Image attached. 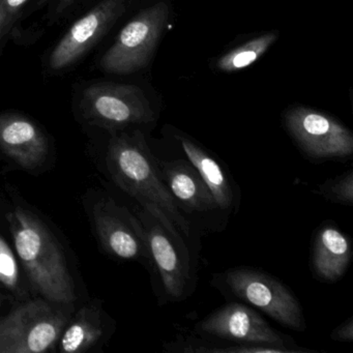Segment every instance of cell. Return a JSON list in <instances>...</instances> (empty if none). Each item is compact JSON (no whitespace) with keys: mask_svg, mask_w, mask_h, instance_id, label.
<instances>
[{"mask_svg":"<svg viewBox=\"0 0 353 353\" xmlns=\"http://www.w3.org/2000/svg\"><path fill=\"white\" fill-rule=\"evenodd\" d=\"M111 135L107 165L115 183L135 198L173 236L181 239L177 230L189 235V222L179 212L141 132L121 131Z\"/></svg>","mask_w":353,"mask_h":353,"instance_id":"obj_1","label":"cell"},{"mask_svg":"<svg viewBox=\"0 0 353 353\" xmlns=\"http://www.w3.org/2000/svg\"><path fill=\"white\" fill-rule=\"evenodd\" d=\"M14 243L32 287L53 303L72 305L75 284L53 233L30 210L16 208L10 216Z\"/></svg>","mask_w":353,"mask_h":353,"instance_id":"obj_2","label":"cell"},{"mask_svg":"<svg viewBox=\"0 0 353 353\" xmlns=\"http://www.w3.org/2000/svg\"><path fill=\"white\" fill-rule=\"evenodd\" d=\"M74 110L90 125L110 133L156 121L150 99L140 86L113 80H88L75 83Z\"/></svg>","mask_w":353,"mask_h":353,"instance_id":"obj_3","label":"cell"},{"mask_svg":"<svg viewBox=\"0 0 353 353\" xmlns=\"http://www.w3.org/2000/svg\"><path fill=\"white\" fill-rule=\"evenodd\" d=\"M170 14V7L164 1L136 13L97 59V69L105 75L130 76L148 68L168 26Z\"/></svg>","mask_w":353,"mask_h":353,"instance_id":"obj_4","label":"cell"},{"mask_svg":"<svg viewBox=\"0 0 353 353\" xmlns=\"http://www.w3.org/2000/svg\"><path fill=\"white\" fill-rule=\"evenodd\" d=\"M135 0H97L85 12L70 22L59 40L44 59L48 75L67 73L79 65L129 13Z\"/></svg>","mask_w":353,"mask_h":353,"instance_id":"obj_5","label":"cell"},{"mask_svg":"<svg viewBox=\"0 0 353 353\" xmlns=\"http://www.w3.org/2000/svg\"><path fill=\"white\" fill-rule=\"evenodd\" d=\"M65 314L49 301H28L0 318V353H42L59 342Z\"/></svg>","mask_w":353,"mask_h":353,"instance_id":"obj_6","label":"cell"},{"mask_svg":"<svg viewBox=\"0 0 353 353\" xmlns=\"http://www.w3.org/2000/svg\"><path fill=\"white\" fill-rule=\"evenodd\" d=\"M223 280L235 297L263 312L285 327L296 332H303L307 327L299 299L274 276L243 266L227 270Z\"/></svg>","mask_w":353,"mask_h":353,"instance_id":"obj_7","label":"cell"},{"mask_svg":"<svg viewBox=\"0 0 353 353\" xmlns=\"http://www.w3.org/2000/svg\"><path fill=\"white\" fill-rule=\"evenodd\" d=\"M283 123L299 150L311 160H344L352 156V132L327 113L289 107Z\"/></svg>","mask_w":353,"mask_h":353,"instance_id":"obj_8","label":"cell"},{"mask_svg":"<svg viewBox=\"0 0 353 353\" xmlns=\"http://www.w3.org/2000/svg\"><path fill=\"white\" fill-rule=\"evenodd\" d=\"M200 334L239 344L289 347L286 338L276 332L260 314L249 305L230 303L206 316L196 326Z\"/></svg>","mask_w":353,"mask_h":353,"instance_id":"obj_9","label":"cell"},{"mask_svg":"<svg viewBox=\"0 0 353 353\" xmlns=\"http://www.w3.org/2000/svg\"><path fill=\"white\" fill-rule=\"evenodd\" d=\"M94 226L103 247L119 259H150L144 227L125 208L114 203L99 204L94 210Z\"/></svg>","mask_w":353,"mask_h":353,"instance_id":"obj_10","label":"cell"},{"mask_svg":"<svg viewBox=\"0 0 353 353\" xmlns=\"http://www.w3.org/2000/svg\"><path fill=\"white\" fill-rule=\"evenodd\" d=\"M0 150L22 168L34 169L48 156V139L30 117L16 112L0 113Z\"/></svg>","mask_w":353,"mask_h":353,"instance_id":"obj_11","label":"cell"},{"mask_svg":"<svg viewBox=\"0 0 353 353\" xmlns=\"http://www.w3.org/2000/svg\"><path fill=\"white\" fill-rule=\"evenodd\" d=\"M145 231L150 257L160 274L165 295L171 301H181L189 281V262L179 251L183 239L173 236L156 218Z\"/></svg>","mask_w":353,"mask_h":353,"instance_id":"obj_12","label":"cell"},{"mask_svg":"<svg viewBox=\"0 0 353 353\" xmlns=\"http://www.w3.org/2000/svg\"><path fill=\"white\" fill-rule=\"evenodd\" d=\"M97 0H32L11 34L16 44L38 42L55 26L70 23Z\"/></svg>","mask_w":353,"mask_h":353,"instance_id":"obj_13","label":"cell"},{"mask_svg":"<svg viewBox=\"0 0 353 353\" xmlns=\"http://www.w3.org/2000/svg\"><path fill=\"white\" fill-rule=\"evenodd\" d=\"M159 167L171 195L185 210L206 212L218 208L212 192L190 161L162 162Z\"/></svg>","mask_w":353,"mask_h":353,"instance_id":"obj_14","label":"cell"},{"mask_svg":"<svg viewBox=\"0 0 353 353\" xmlns=\"http://www.w3.org/2000/svg\"><path fill=\"white\" fill-rule=\"evenodd\" d=\"M353 245L348 235L336 227H322L316 233L311 262L319 280L336 282L348 270L352 258Z\"/></svg>","mask_w":353,"mask_h":353,"instance_id":"obj_15","label":"cell"},{"mask_svg":"<svg viewBox=\"0 0 353 353\" xmlns=\"http://www.w3.org/2000/svg\"><path fill=\"white\" fill-rule=\"evenodd\" d=\"M181 148L200 176L212 192L218 208L228 210L234 199V194L230 181L221 165L214 160L199 144L190 139L187 136H179Z\"/></svg>","mask_w":353,"mask_h":353,"instance_id":"obj_16","label":"cell"},{"mask_svg":"<svg viewBox=\"0 0 353 353\" xmlns=\"http://www.w3.org/2000/svg\"><path fill=\"white\" fill-rule=\"evenodd\" d=\"M280 32H265L221 55L214 67L222 73H235L253 65L278 41Z\"/></svg>","mask_w":353,"mask_h":353,"instance_id":"obj_17","label":"cell"},{"mask_svg":"<svg viewBox=\"0 0 353 353\" xmlns=\"http://www.w3.org/2000/svg\"><path fill=\"white\" fill-rule=\"evenodd\" d=\"M103 336V327L99 313L83 307L75 319L65 326L59 339L61 350L67 353H79L88 350Z\"/></svg>","mask_w":353,"mask_h":353,"instance_id":"obj_18","label":"cell"},{"mask_svg":"<svg viewBox=\"0 0 353 353\" xmlns=\"http://www.w3.org/2000/svg\"><path fill=\"white\" fill-rule=\"evenodd\" d=\"M316 193L332 203L352 205L353 171L348 170L334 179H327L318 187Z\"/></svg>","mask_w":353,"mask_h":353,"instance_id":"obj_19","label":"cell"},{"mask_svg":"<svg viewBox=\"0 0 353 353\" xmlns=\"http://www.w3.org/2000/svg\"><path fill=\"white\" fill-rule=\"evenodd\" d=\"M32 0H0V53Z\"/></svg>","mask_w":353,"mask_h":353,"instance_id":"obj_20","label":"cell"},{"mask_svg":"<svg viewBox=\"0 0 353 353\" xmlns=\"http://www.w3.org/2000/svg\"><path fill=\"white\" fill-rule=\"evenodd\" d=\"M19 268L11 248L0 236V282L8 289L15 290L19 286Z\"/></svg>","mask_w":353,"mask_h":353,"instance_id":"obj_21","label":"cell"},{"mask_svg":"<svg viewBox=\"0 0 353 353\" xmlns=\"http://www.w3.org/2000/svg\"><path fill=\"white\" fill-rule=\"evenodd\" d=\"M330 339L338 342H352L353 341V319L349 318L346 321L336 326L332 334Z\"/></svg>","mask_w":353,"mask_h":353,"instance_id":"obj_22","label":"cell"}]
</instances>
